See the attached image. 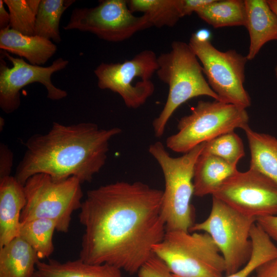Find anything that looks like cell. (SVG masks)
I'll use <instances>...</instances> for the list:
<instances>
[{
    "instance_id": "7c38bea8",
    "label": "cell",
    "mask_w": 277,
    "mask_h": 277,
    "mask_svg": "<svg viewBox=\"0 0 277 277\" xmlns=\"http://www.w3.org/2000/svg\"><path fill=\"white\" fill-rule=\"evenodd\" d=\"M241 213L256 219L277 215V184L249 168L226 179L212 195Z\"/></svg>"
},
{
    "instance_id": "836d02e7",
    "label": "cell",
    "mask_w": 277,
    "mask_h": 277,
    "mask_svg": "<svg viewBox=\"0 0 277 277\" xmlns=\"http://www.w3.org/2000/svg\"><path fill=\"white\" fill-rule=\"evenodd\" d=\"M197 40L201 42L209 41L211 36L210 30L201 29L192 34Z\"/></svg>"
},
{
    "instance_id": "ba28073f",
    "label": "cell",
    "mask_w": 277,
    "mask_h": 277,
    "mask_svg": "<svg viewBox=\"0 0 277 277\" xmlns=\"http://www.w3.org/2000/svg\"><path fill=\"white\" fill-rule=\"evenodd\" d=\"M256 219L245 215L212 196L210 212L204 221L195 223L189 231L208 233L225 262V274L239 270L249 260L252 250L251 228Z\"/></svg>"
},
{
    "instance_id": "9a60e30c",
    "label": "cell",
    "mask_w": 277,
    "mask_h": 277,
    "mask_svg": "<svg viewBox=\"0 0 277 277\" xmlns=\"http://www.w3.org/2000/svg\"><path fill=\"white\" fill-rule=\"evenodd\" d=\"M250 45L246 57L253 60L266 43L277 41V16L266 0H244Z\"/></svg>"
},
{
    "instance_id": "7a4b0ae2",
    "label": "cell",
    "mask_w": 277,
    "mask_h": 277,
    "mask_svg": "<svg viewBox=\"0 0 277 277\" xmlns=\"http://www.w3.org/2000/svg\"><path fill=\"white\" fill-rule=\"evenodd\" d=\"M122 131L118 127L100 128L90 122H53L47 133L28 138L15 176L23 185L37 173L56 180L74 176L82 184L90 182L106 163L110 141Z\"/></svg>"
},
{
    "instance_id": "83f0119b",
    "label": "cell",
    "mask_w": 277,
    "mask_h": 277,
    "mask_svg": "<svg viewBox=\"0 0 277 277\" xmlns=\"http://www.w3.org/2000/svg\"><path fill=\"white\" fill-rule=\"evenodd\" d=\"M137 274L138 277H175L165 263L155 254L142 266Z\"/></svg>"
},
{
    "instance_id": "1f68e13d",
    "label": "cell",
    "mask_w": 277,
    "mask_h": 277,
    "mask_svg": "<svg viewBox=\"0 0 277 277\" xmlns=\"http://www.w3.org/2000/svg\"><path fill=\"white\" fill-rule=\"evenodd\" d=\"M255 271L259 277H277V257L262 265Z\"/></svg>"
},
{
    "instance_id": "d590c367",
    "label": "cell",
    "mask_w": 277,
    "mask_h": 277,
    "mask_svg": "<svg viewBox=\"0 0 277 277\" xmlns=\"http://www.w3.org/2000/svg\"><path fill=\"white\" fill-rule=\"evenodd\" d=\"M275 76H276V77L277 78V66L275 68Z\"/></svg>"
},
{
    "instance_id": "8d00e7d4",
    "label": "cell",
    "mask_w": 277,
    "mask_h": 277,
    "mask_svg": "<svg viewBox=\"0 0 277 277\" xmlns=\"http://www.w3.org/2000/svg\"><path fill=\"white\" fill-rule=\"evenodd\" d=\"M252 277H259V276H258L257 275H256V276H252Z\"/></svg>"
},
{
    "instance_id": "cb8c5ba5",
    "label": "cell",
    "mask_w": 277,
    "mask_h": 277,
    "mask_svg": "<svg viewBox=\"0 0 277 277\" xmlns=\"http://www.w3.org/2000/svg\"><path fill=\"white\" fill-rule=\"evenodd\" d=\"M75 1L41 0L36 14L34 35L60 43L59 30L63 13Z\"/></svg>"
},
{
    "instance_id": "ac0fdd59",
    "label": "cell",
    "mask_w": 277,
    "mask_h": 277,
    "mask_svg": "<svg viewBox=\"0 0 277 277\" xmlns=\"http://www.w3.org/2000/svg\"><path fill=\"white\" fill-rule=\"evenodd\" d=\"M237 171L236 167L223 160L202 151L194 168V195H212L226 179Z\"/></svg>"
},
{
    "instance_id": "30bf717a",
    "label": "cell",
    "mask_w": 277,
    "mask_h": 277,
    "mask_svg": "<svg viewBox=\"0 0 277 277\" xmlns=\"http://www.w3.org/2000/svg\"><path fill=\"white\" fill-rule=\"evenodd\" d=\"M157 69L155 52L145 50L122 63H102L94 72L100 89L117 93L127 107L136 109L153 94L152 78Z\"/></svg>"
},
{
    "instance_id": "484cf974",
    "label": "cell",
    "mask_w": 277,
    "mask_h": 277,
    "mask_svg": "<svg viewBox=\"0 0 277 277\" xmlns=\"http://www.w3.org/2000/svg\"><path fill=\"white\" fill-rule=\"evenodd\" d=\"M41 0H4L10 14L9 27L23 34L34 35Z\"/></svg>"
},
{
    "instance_id": "d6986e66",
    "label": "cell",
    "mask_w": 277,
    "mask_h": 277,
    "mask_svg": "<svg viewBox=\"0 0 277 277\" xmlns=\"http://www.w3.org/2000/svg\"><path fill=\"white\" fill-rule=\"evenodd\" d=\"M39 261L32 247L18 236L0 248V277H32Z\"/></svg>"
},
{
    "instance_id": "8992f818",
    "label": "cell",
    "mask_w": 277,
    "mask_h": 277,
    "mask_svg": "<svg viewBox=\"0 0 277 277\" xmlns=\"http://www.w3.org/2000/svg\"><path fill=\"white\" fill-rule=\"evenodd\" d=\"M81 184L74 176L56 180L45 173L31 176L24 185L26 202L21 223L48 219L56 223V231L68 232L72 214L80 209L83 202Z\"/></svg>"
},
{
    "instance_id": "3957f363",
    "label": "cell",
    "mask_w": 277,
    "mask_h": 277,
    "mask_svg": "<svg viewBox=\"0 0 277 277\" xmlns=\"http://www.w3.org/2000/svg\"><path fill=\"white\" fill-rule=\"evenodd\" d=\"M169 51L157 56L156 73L159 78L168 86L169 91L162 111L152 122L157 137L164 134L174 112L189 100L206 95L221 101L205 78L202 65L189 45L174 41Z\"/></svg>"
},
{
    "instance_id": "7402d4cb",
    "label": "cell",
    "mask_w": 277,
    "mask_h": 277,
    "mask_svg": "<svg viewBox=\"0 0 277 277\" xmlns=\"http://www.w3.org/2000/svg\"><path fill=\"white\" fill-rule=\"evenodd\" d=\"M128 5L132 13H143L152 27H172L183 17L180 0H130Z\"/></svg>"
},
{
    "instance_id": "f546056e",
    "label": "cell",
    "mask_w": 277,
    "mask_h": 277,
    "mask_svg": "<svg viewBox=\"0 0 277 277\" xmlns=\"http://www.w3.org/2000/svg\"><path fill=\"white\" fill-rule=\"evenodd\" d=\"M256 223L272 241L277 243V215L258 217Z\"/></svg>"
},
{
    "instance_id": "8fae6325",
    "label": "cell",
    "mask_w": 277,
    "mask_h": 277,
    "mask_svg": "<svg viewBox=\"0 0 277 277\" xmlns=\"http://www.w3.org/2000/svg\"><path fill=\"white\" fill-rule=\"evenodd\" d=\"M151 27L145 15L133 14L128 1L104 0L94 7L73 9L69 21L63 28L90 32L105 41L118 42Z\"/></svg>"
},
{
    "instance_id": "e575fe53",
    "label": "cell",
    "mask_w": 277,
    "mask_h": 277,
    "mask_svg": "<svg viewBox=\"0 0 277 277\" xmlns=\"http://www.w3.org/2000/svg\"><path fill=\"white\" fill-rule=\"evenodd\" d=\"M267 2L271 10L277 16V0H267Z\"/></svg>"
},
{
    "instance_id": "44dd1931",
    "label": "cell",
    "mask_w": 277,
    "mask_h": 277,
    "mask_svg": "<svg viewBox=\"0 0 277 277\" xmlns=\"http://www.w3.org/2000/svg\"><path fill=\"white\" fill-rule=\"evenodd\" d=\"M196 13L215 28L246 26V8L242 0H214Z\"/></svg>"
},
{
    "instance_id": "277c9868",
    "label": "cell",
    "mask_w": 277,
    "mask_h": 277,
    "mask_svg": "<svg viewBox=\"0 0 277 277\" xmlns=\"http://www.w3.org/2000/svg\"><path fill=\"white\" fill-rule=\"evenodd\" d=\"M205 143L177 157L171 156L161 142L149 147V152L157 161L164 177L161 213L166 231L189 232L194 224L191 204L194 195V168Z\"/></svg>"
},
{
    "instance_id": "f1b7e54d",
    "label": "cell",
    "mask_w": 277,
    "mask_h": 277,
    "mask_svg": "<svg viewBox=\"0 0 277 277\" xmlns=\"http://www.w3.org/2000/svg\"><path fill=\"white\" fill-rule=\"evenodd\" d=\"M13 164V154L5 144L0 146V178L10 175Z\"/></svg>"
},
{
    "instance_id": "5b68a950",
    "label": "cell",
    "mask_w": 277,
    "mask_h": 277,
    "mask_svg": "<svg viewBox=\"0 0 277 277\" xmlns=\"http://www.w3.org/2000/svg\"><path fill=\"white\" fill-rule=\"evenodd\" d=\"M153 252L175 277H223L225 273L224 259L206 232L166 231Z\"/></svg>"
},
{
    "instance_id": "d4e9b609",
    "label": "cell",
    "mask_w": 277,
    "mask_h": 277,
    "mask_svg": "<svg viewBox=\"0 0 277 277\" xmlns=\"http://www.w3.org/2000/svg\"><path fill=\"white\" fill-rule=\"evenodd\" d=\"M252 250L247 263L239 270L225 277H249L259 267L277 257V246L255 222L250 231Z\"/></svg>"
},
{
    "instance_id": "d6a6232c",
    "label": "cell",
    "mask_w": 277,
    "mask_h": 277,
    "mask_svg": "<svg viewBox=\"0 0 277 277\" xmlns=\"http://www.w3.org/2000/svg\"><path fill=\"white\" fill-rule=\"evenodd\" d=\"M4 0L0 1V29L3 30L9 27L10 14L4 7Z\"/></svg>"
},
{
    "instance_id": "6da1fadb",
    "label": "cell",
    "mask_w": 277,
    "mask_h": 277,
    "mask_svg": "<svg viewBox=\"0 0 277 277\" xmlns=\"http://www.w3.org/2000/svg\"><path fill=\"white\" fill-rule=\"evenodd\" d=\"M163 193L140 181H117L88 190L78 215L85 228L79 259L137 273L166 232Z\"/></svg>"
},
{
    "instance_id": "4dcf8cb0",
    "label": "cell",
    "mask_w": 277,
    "mask_h": 277,
    "mask_svg": "<svg viewBox=\"0 0 277 277\" xmlns=\"http://www.w3.org/2000/svg\"><path fill=\"white\" fill-rule=\"evenodd\" d=\"M214 0H180L182 17L190 15L212 2Z\"/></svg>"
},
{
    "instance_id": "4fadbf2b",
    "label": "cell",
    "mask_w": 277,
    "mask_h": 277,
    "mask_svg": "<svg viewBox=\"0 0 277 277\" xmlns=\"http://www.w3.org/2000/svg\"><path fill=\"white\" fill-rule=\"evenodd\" d=\"M13 66H7L3 59L0 63V107L6 113H11L20 106V90L33 83L43 85L47 91V97L59 100L67 95L66 91L55 87L51 81L53 73L66 67L69 62L62 57L54 60L48 67L33 65L22 58H16L3 52Z\"/></svg>"
},
{
    "instance_id": "603a6c76",
    "label": "cell",
    "mask_w": 277,
    "mask_h": 277,
    "mask_svg": "<svg viewBox=\"0 0 277 277\" xmlns=\"http://www.w3.org/2000/svg\"><path fill=\"white\" fill-rule=\"evenodd\" d=\"M55 230L56 224L54 221L36 219L21 223L19 236L32 247L40 260L48 258L52 254Z\"/></svg>"
},
{
    "instance_id": "ffe728a7",
    "label": "cell",
    "mask_w": 277,
    "mask_h": 277,
    "mask_svg": "<svg viewBox=\"0 0 277 277\" xmlns=\"http://www.w3.org/2000/svg\"><path fill=\"white\" fill-rule=\"evenodd\" d=\"M243 130L250 152L249 168L260 172L277 184V138L254 131L249 125Z\"/></svg>"
},
{
    "instance_id": "4316f807",
    "label": "cell",
    "mask_w": 277,
    "mask_h": 277,
    "mask_svg": "<svg viewBox=\"0 0 277 277\" xmlns=\"http://www.w3.org/2000/svg\"><path fill=\"white\" fill-rule=\"evenodd\" d=\"M202 152L217 156L235 167L245 155L243 142L234 131L206 142Z\"/></svg>"
},
{
    "instance_id": "e0dca14e",
    "label": "cell",
    "mask_w": 277,
    "mask_h": 277,
    "mask_svg": "<svg viewBox=\"0 0 277 277\" xmlns=\"http://www.w3.org/2000/svg\"><path fill=\"white\" fill-rule=\"evenodd\" d=\"M120 269L108 264H92L80 259L61 262L39 261L32 277H125Z\"/></svg>"
},
{
    "instance_id": "2e32d148",
    "label": "cell",
    "mask_w": 277,
    "mask_h": 277,
    "mask_svg": "<svg viewBox=\"0 0 277 277\" xmlns=\"http://www.w3.org/2000/svg\"><path fill=\"white\" fill-rule=\"evenodd\" d=\"M0 48L37 66L45 64L57 50L56 45L51 40L35 35H25L9 27L0 30Z\"/></svg>"
},
{
    "instance_id": "52a82bcc",
    "label": "cell",
    "mask_w": 277,
    "mask_h": 277,
    "mask_svg": "<svg viewBox=\"0 0 277 277\" xmlns=\"http://www.w3.org/2000/svg\"><path fill=\"white\" fill-rule=\"evenodd\" d=\"M248 122L245 108L216 100L200 101L190 114L179 120L178 132L166 139V147L184 154L220 135L236 128L243 129Z\"/></svg>"
},
{
    "instance_id": "9c48e42d",
    "label": "cell",
    "mask_w": 277,
    "mask_h": 277,
    "mask_svg": "<svg viewBox=\"0 0 277 277\" xmlns=\"http://www.w3.org/2000/svg\"><path fill=\"white\" fill-rule=\"evenodd\" d=\"M188 44L201 62L210 87L221 101L245 109L249 107L251 98L244 86L246 56L234 50L220 51L210 41H199L192 35Z\"/></svg>"
},
{
    "instance_id": "5bb4252c",
    "label": "cell",
    "mask_w": 277,
    "mask_h": 277,
    "mask_svg": "<svg viewBox=\"0 0 277 277\" xmlns=\"http://www.w3.org/2000/svg\"><path fill=\"white\" fill-rule=\"evenodd\" d=\"M26 202L24 185L15 176L0 178V248L19 236Z\"/></svg>"
}]
</instances>
